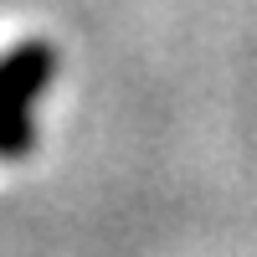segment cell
<instances>
[{"label": "cell", "mask_w": 257, "mask_h": 257, "mask_svg": "<svg viewBox=\"0 0 257 257\" xmlns=\"http://www.w3.org/2000/svg\"><path fill=\"white\" fill-rule=\"evenodd\" d=\"M57 77V52L47 41H21L0 57V160H26L36 144V93Z\"/></svg>", "instance_id": "cell-1"}]
</instances>
